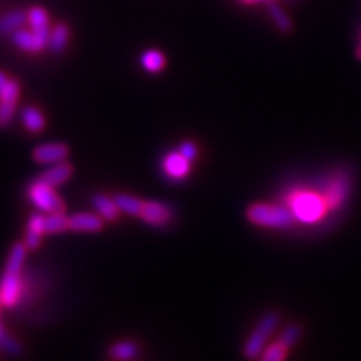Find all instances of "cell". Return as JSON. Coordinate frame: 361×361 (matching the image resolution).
Masks as SVG:
<instances>
[{
  "instance_id": "1f68e13d",
  "label": "cell",
  "mask_w": 361,
  "mask_h": 361,
  "mask_svg": "<svg viewBox=\"0 0 361 361\" xmlns=\"http://www.w3.org/2000/svg\"><path fill=\"white\" fill-rule=\"evenodd\" d=\"M356 56H358V59H361V42H360V47L356 49Z\"/></svg>"
},
{
  "instance_id": "484cf974",
  "label": "cell",
  "mask_w": 361,
  "mask_h": 361,
  "mask_svg": "<svg viewBox=\"0 0 361 361\" xmlns=\"http://www.w3.org/2000/svg\"><path fill=\"white\" fill-rule=\"evenodd\" d=\"M16 102H2L0 101V129H6L12 123L13 114H16Z\"/></svg>"
},
{
  "instance_id": "30bf717a",
  "label": "cell",
  "mask_w": 361,
  "mask_h": 361,
  "mask_svg": "<svg viewBox=\"0 0 361 361\" xmlns=\"http://www.w3.org/2000/svg\"><path fill=\"white\" fill-rule=\"evenodd\" d=\"M69 229L75 233H99L104 229V219L99 214L75 213L69 218Z\"/></svg>"
},
{
  "instance_id": "277c9868",
  "label": "cell",
  "mask_w": 361,
  "mask_h": 361,
  "mask_svg": "<svg viewBox=\"0 0 361 361\" xmlns=\"http://www.w3.org/2000/svg\"><path fill=\"white\" fill-rule=\"evenodd\" d=\"M281 323V314L278 311H269L266 313L263 318L259 319V323L256 324V328L252 329V333L247 338L245 346H243V356L250 361H256L258 356L263 353V350L266 348V343L273 333L276 331V328Z\"/></svg>"
},
{
  "instance_id": "7c38bea8",
  "label": "cell",
  "mask_w": 361,
  "mask_h": 361,
  "mask_svg": "<svg viewBox=\"0 0 361 361\" xmlns=\"http://www.w3.org/2000/svg\"><path fill=\"white\" fill-rule=\"evenodd\" d=\"M72 173H74V169H72L71 164H67V162H57V164H52L51 169L40 174L39 179L47 184V186L56 189L62 186V184H66L72 178Z\"/></svg>"
},
{
  "instance_id": "ac0fdd59",
  "label": "cell",
  "mask_w": 361,
  "mask_h": 361,
  "mask_svg": "<svg viewBox=\"0 0 361 361\" xmlns=\"http://www.w3.org/2000/svg\"><path fill=\"white\" fill-rule=\"evenodd\" d=\"M268 16L269 19L273 20L274 27H276L281 34H290L293 30V22L290 19V16H288V13L284 12V8L279 6L278 2H274V0L268 2Z\"/></svg>"
},
{
  "instance_id": "4316f807",
  "label": "cell",
  "mask_w": 361,
  "mask_h": 361,
  "mask_svg": "<svg viewBox=\"0 0 361 361\" xmlns=\"http://www.w3.org/2000/svg\"><path fill=\"white\" fill-rule=\"evenodd\" d=\"M178 152L180 156L186 157L189 162H194V161H196L197 152H200V151H197V146L192 141H184V142L179 144Z\"/></svg>"
},
{
  "instance_id": "d4e9b609",
  "label": "cell",
  "mask_w": 361,
  "mask_h": 361,
  "mask_svg": "<svg viewBox=\"0 0 361 361\" xmlns=\"http://www.w3.org/2000/svg\"><path fill=\"white\" fill-rule=\"evenodd\" d=\"M20 94V85L16 79H8L6 85H4L2 90H0V101L2 102H16L19 99Z\"/></svg>"
},
{
  "instance_id": "ffe728a7",
  "label": "cell",
  "mask_w": 361,
  "mask_h": 361,
  "mask_svg": "<svg viewBox=\"0 0 361 361\" xmlns=\"http://www.w3.org/2000/svg\"><path fill=\"white\" fill-rule=\"evenodd\" d=\"M114 201H116L117 207L121 209V213H124L128 216H141L144 201L139 200V197L130 196V194L119 192L114 196Z\"/></svg>"
},
{
  "instance_id": "9a60e30c",
  "label": "cell",
  "mask_w": 361,
  "mask_h": 361,
  "mask_svg": "<svg viewBox=\"0 0 361 361\" xmlns=\"http://www.w3.org/2000/svg\"><path fill=\"white\" fill-rule=\"evenodd\" d=\"M12 42L19 49H22V51L30 52V54H37L47 47V45H45L42 40L32 32V30H27V29L16 30V32L12 34Z\"/></svg>"
},
{
  "instance_id": "cb8c5ba5",
  "label": "cell",
  "mask_w": 361,
  "mask_h": 361,
  "mask_svg": "<svg viewBox=\"0 0 361 361\" xmlns=\"http://www.w3.org/2000/svg\"><path fill=\"white\" fill-rule=\"evenodd\" d=\"M301 338H303V328L300 324L293 323V324H286L281 331H279L278 341H281L283 345H286L288 348H293L300 343Z\"/></svg>"
},
{
  "instance_id": "e0dca14e",
  "label": "cell",
  "mask_w": 361,
  "mask_h": 361,
  "mask_svg": "<svg viewBox=\"0 0 361 361\" xmlns=\"http://www.w3.org/2000/svg\"><path fill=\"white\" fill-rule=\"evenodd\" d=\"M71 39V30L69 25L64 24V22H59V24L54 25L51 30V37H49V49L54 54H62L66 51L67 44H69Z\"/></svg>"
},
{
  "instance_id": "d6a6232c",
  "label": "cell",
  "mask_w": 361,
  "mask_h": 361,
  "mask_svg": "<svg viewBox=\"0 0 361 361\" xmlns=\"http://www.w3.org/2000/svg\"><path fill=\"white\" fill-rule=\"evenodd\" d=\"M0 305H2V300H0Z\"/></svg>"
},
{
  "instance_id": "8fae6325",
  "label": "cell",
  "mask_w": 361,
  "mask_h": 361,
  "mask_svg": "<svg viewBox=\"0 0 361 361\" xmlns=\"http://www.w3.org/2000/svg\"><path fill=\"white\" fill-rule=\"evenodd\" d=\"M162 169H164V173L168 174L171 179L180 180L188 178L189 171H191V162H189L184 156H180L179 152H169V154L164 157V161H162Z\"/></svg>"
},
{
  "instance_id": "44dd1931",
  "label": "cell",
  "mask_w": 361,
  "mask_h": 361,
  "mask_svg": "<svg viewBox=\"0 0 361 361\" xmlns=\"http://www.w3.org/2000/svg\"><path fill=\"white\" fill-rule=\"evenodd\" d=\"M141 66L144 67V71L152 72V74H156V72H161L166 67L164 54H162L161 51H154V49L142 52Z\"/></svg>"
},
{
  "instance_id": "5bb4252c",
  "label": "cell",
  "mask_w": 361,
  "mask_h": 361,
  "mask_svg": "<svg viewBox=\"0 0 361 361\" xmlns=\"http://www.w3.org/2000/svg\"><path fill=\"white\" fill-rule=\"evenodd\" d=\"M92 206L96 207L97 214L101 216L104 221H109V223H114V221L119 219L121 209L117 207L114 197H109L107 194H94L92 196Z\"/></svg>"
},
{
  "instance_id": "4dcf8cb0",
  "label": "cell",
  "mask_w": 361,
  "mask_h": 361,
  "mask_svg": "<svg viewBox=\"0 0 361 361\" xmlns=\"http://www.w3.org/2000/svg\"><path fill=\"white\" fill-rule=\"evenodd\" d=\"M241 4H258V2H271V0H238Z\"/></svg>"
},
{
  "instance_id": "7a4b0ae2",
  "label": "cell",
  "mask_w": 361,
  "mask_h": 361,
  "mask_svg": "<svg viewBox=\"0 0 361 361\" xmlns=\"http://www.w3.org/2000/svg\"><path fill=\"white\" fill-rule=\"evenodd\" d=\"M25 255L27 247L24 243H16V245L12 246L11 255H8L6 271H4L2 281H0V300H2V305L7 306V308L16 305L20 296V273L25 261Z\"/></svg>"
},
{
  "instance_id": "ba28073f",
  "label": "cell",
  "mask_w": 361,
  "mask_h": 361,
  "mask_svg": "<svg viewBox=\"0 0 361 361\" xmlns=\"http://www.w3.org/2000/svg\"><path fill=\"white\" fill-rule=\"evenodd\" d=\"M32 157L35 162L40 164H57V162H64L69 157V146L62 142H49L40 144L34 149Z\"/></svg>"
},
{
  "instance_id": "83f0119b",
  "label": "cell",
  "mask_w": 361,
  "mask_h": 361,
  "mask_svg": "<svg viewBox=\"0 0 361 361\" xmlns=\"http://www.w3.org/2000/svg\"><path fill=\"white\" fill-rule=\"evenodd\" d=\"M27 229L29 231H34L37 234H45V216L42 214H32L29 219V224H27Z\"/></svg>"
},
{
  "instance_id": "8992f818",
  "label": "cell",
  "mask_w": 361,
  "mask_h": 361,
  "mask_svg": "<svg viewBox=\"0 0 361 361\" xmlns=\"http://www.w3.org/2000/svg\"><path fill=\"white\" fill-rule=\"evenodd\" d=\"M27 196H29L30 202L37 207L40 213H66L64 201L57 196L54 188L47 186V184L42 183L40 179H35L34 183L29 184V188H27Z\"/></svg>"
},
{
  "instance_id": "603a6c76",
  "label": "cell",
  "mask_w": 361,
  "mask_h": 361,
  "mask_svg": "<svg viewBox=\"0 0 361 361\" xmlns=\"http://www.w3.org/2000/svg\"><path fill=\"white\" fill-rule=\"evenodd\" d=\"M288 351H290V348H288L286 345H283L281 341L276 340L273 345L266 346L263 353L258 356L256 361H286Z\"/></svg>"
},
{
  "instance_id": "4fadbf2b",
  "label": "cell",
  "mask_w": 361,
  "mask_h": 361,
  "mask_svg": "<svg viewBox=\"0 0 361 361\" xmlns=\"http://www.w3.org/2000/svg\"><path fill=\"white\" fill-rule=\"evenodd\" d=\"M29 22V11L25 8H16L0 17V35H12Z\"/></svg>"
},
{
  "instance_id": "7402d4cb",
  "label": "cell",
  "mask_w": 361,
  "mask_h": 361,
  "mask_svg": "<svg viewBox=\"0 0 361 361\" xmlns=\"http://www.w3.org/2000/svg\"><path fill=\"white\" fill-rule=\"evenodd\" d=\"M69 229V218L66 213L45 216V234H61Z\"/></svg>"
},
{
  "instance_id": "d6986e66",
  "label": "cell",
  "mask_w": 361,
  "mask_h": 361,
  "mask_svg": "<svg viewBox=\"0 0 361 361\" xmlns=\"http://www.w3.org/2000/svg\"><path fill=\"white\" fill-rule=\"evenodd\" d=\"M22 124H24V128L29 130V133L39 134L45 129V117L42 112L35 109L34 106H29L22 111Z\"/></svg>"
},
{
  "instance_id": "f546056e",
  "label": "cell",
  "mask_w": 361,
  "mask_h": 361,
  "mask_svg": "<svg viewBox=\"0 0 361 361\" xmlns=\"http://www.w3.org/2000/svg\"><path fill=\"white\" fill-rule=\"evenodd\" d=\"M7 80H8V78H7V75H6V74H4V72H2V71H0V90H2V87H4V85H6V82H7Z\"/></svg>"
},
{
  "instance_id": "52a82bcc",
  "label": "cell",
  "mask_w": 361,
  "mask_h": 361,
  "mask_svg": "<svg viewBox=\"0 0 361 361\" xmlns=\"http://www.w3.org/2000/svg\"><path fill=\"white\" fill-rule=\"evenodd\" d=\"M139 218H142L144 223L162 228V226H168L173 221V209L168 204H162V202L144 201Z\"/></svg>"
},
{
  "instance_id": "5b68a950",
  "label": "cell",
  "mask_w": 361,
  "mask_h": 361,
  "mask_svg": "<svg viewBox=\"0 0 361 361\" xmlns=\"http://www.w3.org/2000/svg\"><path fill=\"white\" fill-rule=\"evenodd\" d=\"M319 192L326 200L329 211H340L350 200L351 176L346 169H336L322 183Z\"/></svg>"
},
{
  "instance_id": "3957f363",
  "label": "cell",
  "mask_w": 361,
  "mask_h": 361,
  "mask_svg": "<svg viewBox=\"0 0 361 361\" xmlns=\"http://www.w3.org/2000/svg\"><path fill=\"white\" fill-rule=\"evenodd\" d=\"M246 218L251 224L269 229H286L296 221L288 204H264V202H256L247 207Z\"/></svg>"
},
{
  "instance_id": "f1b7e54d",
  "label": "cell",
  "mask_w": 361,
  "mask_h": 361,
  "mask_svg": "<svg viewBox=\"0 0 361 361\" xmlns=\"http://www.w3.org/2000/svg\"><path fill=\"white\" fill-rule=\"evenodd\" d=\"M40 243H42V234H37V233L29 231V229H27L25 238H24V245L27 250H30V251L37 250V247L40 246Z\"/></svg>"
},
{
  "instance_id": "6da1fadb",
  "label": "cell",
  "mask_w": 361,
  "mask_h": 361,
  "mask_svg": "<svg viewBox=\"0 0 361 361\" xmlns=\"http://www.w3.org/2000/svg\"><path fill=\"white\" fill-rule=\"evenodd\" d=\"M286 204L290 206L298 223L303 224H318L329 213L323 194L319 191H310V189H295L288 194Z\"/></svg>"
},
{
  "instance_id": "9c48e42d",
  "label": "cell",
  "mask_w": 361,
  "mask_h": 361,
  "mask_svg": "<svg viewBox=\"0 0 361 361\" xmlns=\"http://www.w3.org/2000/svg\"><path fill=\"white\" fill-rule=\"evenodd\" d=\"M29 25L30 30L42 40L49 47V37H51V22H49V13L44 7L34 6L29 8Z\"/></svg>"
},
{
  "instance_id": "2e32d148",
  "label": "cell",
  "mask_w": 361,
  "mask_h": 361,
  "mask_svg": "<svg viewBox=\"0 0 361 361\" xmlns=\"http://www.w3.org/2000/svg\"><path fill=\"white\" fill-rule=\"evenodd\" d=\"M139 351H141V346L139 343L130 341V340H123L117 341L109 348V356L111 360L114 361H129L137 358Z\"/></svg>"
}]
</instances>
